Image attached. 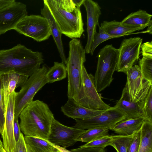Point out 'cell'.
<instances>
[{"instance_id":"b9f144b4","label":"cell","mask_w":152,"mask_h":152,"mask_svg":"<svg viewBox=\"0 0 152 152\" xmlns=\"http://www.w3.org/2000/svg\"><path fill=\"white\" fill-rule=\"evenodd\" d=\"M4 148L3 146L0 147V152H4Z\"/></svg>"},{"instance_id":"f6af8a7d","label":"cell","mask_w":152,"mask_h":152,"mask_svg":"<svg viewBox=\"0 0 152 152\" xmlns=\"http://www.w3.org/2000/svg\"><path fill=\"white\" fill-rule=\"evenodd\" d=\"M61 152V151H60L59 150H58V151H57V152Z\"/></svg>"},{"instance_id":"f1b7e54d","label":"cell","mask_w":152,"mask_h":152,"mask_svg":"<svg viewBox=\"0 0 152 152\" xmlns=\"http://www.w3.org/2000/svg\"><path fill=\"white\" fill-rule=\"evenodd\" d=\"M117 37L107 34L99 28V32L97 33L96 32L94 36V41L91 47L90 53L91 55H93L95 49L101 43L108 39Z\"/></svg>"},{"instance_id":"60d3db41","label":"cell","mask_w":152,"mask_h":152,"mask_svg":"<svg viewBox=\"0 0 152 152\" xmlns=\"http://www.w3.org/2000/svg\"><path fill=\"white\" fill-rule=\"evenodd\" d=\"M148 28L147 29V31H148V33H149L150 34H152V24L150 25L149 26H148Z\"/></svg>"},{"instance_id":"7402d4cb","label":"cell","mask_w":152,"mask_h":152,"mask_svg":"<svg viewBox=\"0 0 152 152\" xmlns=\"http://www.w3.org/2000/svg\"><path fill=\"white\" fill-rule=\"evenodd\" d=\"M99 28L107 34L115 37H119L131 34L137 31L143 29L144 27H129L122 26L121 22L115 20L108 21H104Z\"/></svg>"},{"instance_id":"5bb4252c","label":"cell","mask_w":152,"mask_h":152,"mask_svg":"<svg viewBox=\"0 0 152 152\" xmlns=\"http://www.w3.org/2000/svg\"><path fill=\"white\" fill-rule=\"evenodd\" d=\"M17 92L14 91L9 96L4 106L5 121L1 135L3 147L7 152H14L16 141L13 130L15 103Z\"/></svg>"},{"instance_id":"83f0119b","label":"cell","mask_w":152,"mask_h":152,"mask_svg":"<svg viewBox=\"0 0 152 152\" xmlns=\"http://www.w3.org/2000/svg\"><path fill=\"white\" fill-rule=\"evenodd\" d=\"M133 134L130 135H115L110 146L113 147L117 152H127Z\"/></svg>"},{"instance_id":"3957f363","label":"cell","mask_w":152,"mask_h":152,"mask_svg":"<svg viewBox=\"0 0 152 152\" xmlns=\"http://www.w3.org/2000/svg\"><path fill=\"white\" fill-rule=\"evenodd\" d=\"M62 34L72 39L80 38L84 32L80 8L72 0H44Z\"/></svg>"},{"instance_id":"5b68a950","label":"cell","mask_w":152,"mask_h":152,"mask_svg":"<svg viewBox=\"0 0 152 152\" xmlns=\"http://www.w3.org/2000/svg\"><path fill=\"white\" fill-rule=\"evenodd\" d=\"M94 83L98 92L109 86L112 82L113 75L117 71L119 58L118 49L112 44L107 45L98 54Z\"/></svg>"},{"instance_id":"4fadbf2b","label":"cell","mask_w":152,"mask_h":152,"mask_svg":"<svg viewBox=\"0 0 152 152\" xmlns=\"http://www.w3.org/2000/svg\"><path fill=\"white\" fill-rule=\"evenodd\" d=\"M27 14L26 5L16 1L0 9V35L14 30L18 23Z\"/></svg>"},{"instance_id":"4dcf8cb0","label":"cell","mask_w":152,"mask_h":152,"mask_svg":"<svg viewBox=\"0 0 152 152\" xmlns=\"http://www.w3.org/2000/svg\"><path fill=\"white\" fill-rule=\"evenodd\" d=\"M115 135H106L92 142L86 143L80 146L81 147H92L104 148L110 145Z\"/></svg>"},{"instance_id":"9c48e42d","label":"cell","mask_w":152,"mask_h":152,"mask_svg":"<svg viewBox=\"0 0 152 152\" xmlns=\"http://www.w3.org/2000/svg\"><path fill=\"white\" fill-rule=\"evenodd\" d=\"M127 81L124 87L130 100L142 107L143 101L148 93L152 83L142 77L139 66L135 65L127 71Z\"/></svg>"},{"instance_id":"d6986e66","label":"cell","mask_w":152,"mask_h":152,"mask_svg":"<svg viewBox=\"0 0 152 152\" xmlns=\"http://www.w3.org/2000/svg\"><path fill=\"white\" fill-rule=\"evenodd\" d=\"M41 13L47 20L49 25L51 33L56 46L62 62L65 64L66 58L64 53L62 41L61 33L48 8L44 3L43 8L41 9Z\"/></svg>"},{"instance_id":"7bdbcfd3","label":"cell","mask_w":152,"mask_h":152,"mask_svg":"<svg viewBox=\"0 0 152 152\" xmlns=\"http://www.w3.org/2000/svg\"><path fill=\"white\" fill-rule=\"evenodd\" d=\"M3 146V143L0 139V147Z\"/></svg>"},{"instance_id":"e0dca14e","label":"cell","mask_w":152,"mask_h":152,"mask_svg":"<svg viewBox=\"0 0 152 152\" xmlns=\"http://www.w3.org/2000/svg\"><path fill=\"white\" fill-rule=\"evenodd\" d=\"M1 76L4 106L9 96L15 91L16 88L22 87L28 79L29 76L13 72H10Z\"/></svg>"},{"instance_id":"1f68e13d","label":"cell","mask_w":152,"mask_h":152,"mask_svg":"<svg viewBox=\"0 0 152 152\" xmlns=\"http://www.w3.org/2000/svg\"><path fill=\"white\" fill-rule=\"evenodd\" d=\"M140 140V129L133 134L127 152H138Z\"/></svg>"},{"instance_id":"4316f807","label":"cell","mask_w":152,"mask_h":152,"mask_svg":"<svg viewBox=\"0 0 152 152\" xmlns=\"http://www.w3.org/2000/svg\"><path fill=\"white\" fill-rule=\"evenodd\" d=\"M139 63L142 77L146 80L152 83V56H143Z\"/></svg>"},{"instance_id":"9a60e30c","label":"cell","mask_w":152,"mask_h":152,"mask_svg":"<svg viewBox=\"0 0 152 152\" xmlns=\"http://www.w3.org/2000/svg\"><path fill=\"white\" fill-rule=\"evenodd\" d=\"M83 5L86 9L87 17V40L84 49L86 53L89 54L96 32V26L100 27L99 19L101 14V8L97 3L92 0H84Z\"/></svg>"},{"instance_id":"2e32d148","label":"cell","mask_w":152,"mask_h":152,"mask_svg":"<svg viewBox=\"0 0 152 152\" xmlns=\"http://www.w3.org/2000/svg\"><path fill=\"white\" fill-rule=\"evenodd\" d=\"M61 110L64 115L74 119L90 118L105 111L86 108L78 104L72 98H68L66 102L61 107Z\"/></svg>"},{"instance_id":"ab89813d","label":"cell","mask_w":152,"mask_h":152,"mask_svg":"<svg viewBox=\"0 0 152 152\" xmlns=\"http://www.w3.org/2000/svg\"><path fill=\"white\" fill-rule=\"evenodd\" d=\"M75 3L76 5L79 7H80L82 5H83V4L84 1V0H72Z\"/></svg>"},{"instance_id":"603a6c76","label":"cell","mask_w":152,"mask_h":152,"mask_svg":"<svg viewBox=\"0 0 152 152\" xmlns=\"http://www.w3.org/2000/svg\"><path fill=\"white\" fill-rule=\"evenodd\" d=\"M27 152H56L58 150L48 141L42 139L25 136Z\"/></svg>"},{"instance_id":"ba28073f","label":"cell","mask_w":152,"mask_h":152,"mask_svg":"<svg viewBox=\"0 0 152 152\" xmlns=\"http://www.w3.org/2000/svg\"><path fill=\"white\" fill-rule=\"evenodd\" d=\"M14 30L38 42L46 40L51 35L47 20L40 15L26 16L18 23Z\"/></svg>"},{"instance_id":"e575fe53","label":"cell","mask_w":152,"mask_h":152,"mask_svg":"<svg viewBox=\"0 0 152 152\" xmlns=\"http://www.w3.org/2000/svg\"><path fill=\"white\" fill-rule=\"evenodd\" d=\"M70 151L72 152H106L104 148L80 146L77 148L71 149Z\"/></svg>"},{"instance_id":"d590c367","label":"cell","mask_w":152,"mask_h":152,"mask_svg":"<svg viewBox=\"0 0 152 152\" xmlns=\"http://www.w3.org/2000/svg\"><path fill=\"white\" fill-rule=\"evenodd\" d=\"M142 56L148 55L152 56V42H147L141 45Z\"/></svg>"},{"instance_id":"8fae6325","label":"cell","mask_w":152,"mask_h":152,"mask_svg":"<svg viewBox=\"0 0 152 152\" xmlns=\"http://www.w3.org/2000/svg\"><path fill=\"white\" fill-rule=\"evenodd\" d=\"M126 115L115 106L99 114L87 119H75L74 128L88 129L94 128L111 127L118 122L124 120Z\"/></svg>"},{"instance_id":"f35d334b","label":"cell","mask_w":152,"mask_h":152,"mask_svg":"<svg viewBox=\"0 0 152 152\" xmlns=\"http://www.w3.org/2000/svg\"><path fill=\"white\" fill-rule=\"evenodd\" d=\"M54 147L61 152H72L66 149L62 148L60 146H56L51 143Z\"/></svg>"},{"instance_id":"8992f818","label":"cell","mask_w":152,"mask_h":152,"mask_svg":"<svg viewBox=\"0 0 152 152\" xmlns=\"http://www.w3.org/2000/svg\"><path fill=\"white\" fill-rule=\"evenodd\" d=\"M48 70L43 65L31 76L17 92L14 107V119H18L22 110L33 101L35 95L48 83L46 74Z\"/></svg>"},{"instance_id":"d6a6232c","label":"cell","mask_w":152,"mask_h":152,"mask_svg":"<svg viewBox=\"0 0 152 152\" xmlns=\"http://www.w3.org/2000/svg\"><path fill=\"white\" fill-rule=\"evenodd\" d=\"M4 106L3 99V90L1 76H0V133L2 134L4 125Z\"/></svg>"},{"instance_id":"277c9868","label":"cell","mask_w":152,"mask_h":152,"mask_svg":"<svg viewBox=\"0 0 152 152\" xmlns=\"http://www.w3.org/2000/svg\"><path fill=\"white\" fill-rule=\"evenodd\" d=\"M69 45L68 57L65 64L68 78L67 96L76 101L81 85L82 67L86 61V53L79 39H72Z\"/></svg>"},{"instance_id":"f546056e","label":"cell","mask_w":152,"mask_h":152,"mask_svg":"<svg viewBox=\"0 0 152 152\" xmlns=\"http://www.w3.org/2000/svg\"><path fill=\"white\" fill-rule=\"evenodd\" d=\"M142 110L146 120L152 122V86L143 101Z\"/></svg>"},{"instance_id":"ac0fdd59","label":"cell","mask_w":152,"mask_h":152,"mask_svg":"<svg viewBox=\"0 0 152 152\" xmlns=\"http://www.w3.org/2000/svg\"><path fill=\"white\" fill-rule=\"evenodd\" d=\"M115 106L126 115L125 119L145 117L141 105L130 100L124 88L123 90L120 98Z\"/></svg>"},{"instance_id":"484cf974","label":"cell","mask_w":152,"mask_h":152,"mask_svg":"<svg viewBox=\"0 0 152 152\" xmlns=\"http://www.w3.org/2000/svg\"><path fill=\"white\" fill-rule=\"evenodd\" d=\"M110 127H104L94 128L86 131L76 140L77 141L88 143L102 137L109 135Z\"/></svg>"},{"instance_id":"cb8c5ba5","label":"cell","mask_w":152,"mask_h":152,"mask_svg":"<svg viewBox=\"0 0 152 152\" xmlns=\"http://www.w3.org/2000/svg\"><path fill=\"white\" fill-rule=\"evenodd\" d=\"M138 152H152V122H143L140 129V140Z\"/></svg>"},{"instance_id":"6da1fadb","label":"cell","mask_w":152,"mask_h":152,"mask_svg":"<svg viewBox=\"0 0 152 152\" xmlns=\"http://www.w3.org/2000/svg\"><path fill=\"white\" fill-rule=\"evenodd\" d=\"M20 131L26 136L48 141L54 115L48 105L37 100L28 104L20 114Z\"/></svg>"},{"instance_id":"74e56055","label":"cell","mask_w":152,"mask_h":152,"mask_svg":"<svg viewBox=\"0 0 152 152\" xmlns=\"http://www.w3.org/2000/svg\"><path fill=\"white\" fill-rule=\"evenodd\" d=\"M15 1V0H0V9L10 5Z\"/></svg>"},{"instance_id":"8d00e7d4","label":"cell","mask_w":152,"mask_h":152,"mask_svg":"<svg viewBox=\"0 0 152 152\" xmlns=\"http://www.w3.org/2000/svg\"><path fill=\"white\" fill-rule=\"evenodd\" d=\"M14 133L16 142L18 140L21 131L18 119H14L13 126Z\"/></svg>"},{"instance_id":"836d02e7","label":"cell","mask_w":152,"mask_h":152,"mask_svg":"<svg viewBox=\"0 0 152 152\" xmlns=\"http://www.w3.org/2000/svg\"><path fill=\"white\" fill-rule=\"evenodd\" d=\"M14 152H27L24 136L21 132L18 140L16 142Z\"/></svg>"},{"instance_id":"7a4b0ae2","label":"cell","mask_w":152,"mask_h":152,"mask_svg":"<svg viewBox=\"0 0 152 152\" xmlns=\"http://www.w3.org/2000/svg\"><path fill=\"white\" fill-rule=\"evenodd\" d=\"M43 61L41 52L33 51L20 44L0 50V76L13 72L29 77L40 68Z\"/></svg>"},{"instance_id":"d4e9b609","label":"cell","mask_w":152,"mask_h":152,"mask_svg":"<svg viewBox=\"0 0 152 152\" xmlns=\"http://www.w3.org/2000/svg\"><path fill=\"white\" fill-rule=\"evenodd\" d=\"M67 74L66 67L64 63L54 62L53 65L48 69L46 74L48 83L61 80L66 78Z\"/></svg>"},{"instance_id":"30bf717a","label":"cell","mask_w":152,"mask_h":152,"mask_svg":"<svg viewBox=\"0 0 152 152\" xmlns=\"http://www.w3.org/2000/svg\"><path fill=\"white\" fill-rule=\"evenodd\" d=\"M143 39L139 37L123 40L118 49L119 58L117 71L126 74L139 58Z\"/></svg>"},{"instance_id":"7c38bea8","label":"cell","mask_w":152,"mask_h":152,"mask_svg":"<svg viewBox=\"0 0 152 152\" xmlns=\"http://www.w3.org/2000/svg\"><path fill=\"white\" fill-rule=\"evenodd\" d=\"M86 130L64 125L55 118L52 121L48 141L52 144L66 149L73 145L76 139Z\"/></svg>"},{"instance_id":"ffe728a7","label":"cell","mask_w":152,"mask_h":152,"mask_svg":"<svg viewBox=\"0 0 152 152\" xmlns=\"http://www.w3.org/2000/svg\"><path fill=\"white\" fill-rule=\"evenodd\" d=\"M145 120L144 117L124 119L110 127V130L118 134L131 135L140 129Z\"/></svg>"},{"instance_id":"ee69618b","label":"cell","mask_w":152,"mask_h":152,"mask_svg":"<svg viewBox=\"0 0 152 152\" xmlns=\"http://www.w3.org/2000/svg\"><path fill=\"white\" fill-rule=\"evenodd\" d=\"M4 152H7L5 150V149H4Z\"/></svg>"},{"instance_id":"44dd1931","label":"cell","mask_w":152,"mask_h":152,"mask_svg":"<svg viewBox=\"0 0 152 152\" xmlns=\"http://www.w3.org/2000/svg\"><path fill=\"white\" fill-rule=\"evenodd\" d=\"M152 15L146 11L139 10L129 15L121 22V24L127 27L145 28L152 24Z\"/></svg>"},{"instance_id":"52a82bcc","label":"cell","mask_w":152,"mask_h":152,"mask_svg":"<svg viewBox=\"0 0 152 152\" xmlns=\"http://www.w3.org/2000/svg\"><path fill=\"white\" fill-rule=\"evenodd\" d=\"M75 101L81 106L93 110H106L113 107L102 100L96 88L94 76L88 73L84 65L81 85Z\"/></svg>"}]
</instances>
